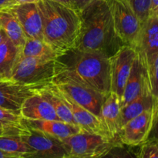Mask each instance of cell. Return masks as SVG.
Instances as JSON below:
<instances>
[{"mask_svg":"<svg viewBox=\"0 0 158 158\" xmlns=\"http://www.w3.org/2000/svg\"><path fill=\"white\" fill-rule=\"evenodd\" d=\"M110 58L91 51L72 48L55 60L52 83L73 82L107 96L111 88Z\"/></svg>","mask_w":158,"mask_h":158,"instance_id":"6da1fadb","label":"cell"},{"mask_svg":"<svg viewBox=\"0 0 158 158\" xmlns=\"http://www.w3.org/2000/svg\"><path fill=\"white\" fill-rule=\"evenodd\" d=\"M81 28L76 47L80 50L114 56L127 46L115 29L112 15L106 0H95L81 12Z\"/></svg>","mask_w":158,"mask_h":158,"instance_id":"7a4b0ae2","label":"cell"},{"mask_svg":"<svg viewBox=\"0 0 158 158\" xmlns=\"http://www.w3.org/2000/svg\"><path fill=\"white\" fill-rule=\"evenodd\" d=\"M37 6L43 22L45 41L61 54L75 48L81 28L80 13L52 0H41Z\"/></svg>","mask_w":158,"mask_h":158,"instance_id":"3957f363","label":"cell"},{"mask_svg":"<svg viewBox=\"0 0 158 158\" xmlns=\"http://www.w3.org/2000/svg\"><path fill=\"white\" fill-rule=\"evenodd\" d=\"M60 140L69 158H100L114 145L121 143L104 136L84 131Z\"/></svg>","mask_w":158,"mask_h":158,"instance_id":"277c9868","label":"cell"},{"mask_svg":"<svg viewBox=\"0 0 158 158\" xmlns=\"http://www.w3.org/2000/svg\"><path fill=\"white\" fill-rule=\"evenodd\" d=\"M55 60L20 55L12 69L11 80L31 86H45L52 82Z\"/></svg>","mask_w":158,"mask_h":158,"instance_id":"5b68a950","label":"cell"},{"mask_svg":"<svg viewBox=\"0 0 158 158\" xmlns=\"http://www.w3.org/2000/svg\"><path fill=\"white\" fill-rule=\"evenodd\" d=\"M109 6L115 29L127 46L134 47L143 23L127 0H106Z\"/></svg>","mask_w":158,"mask_h":158,"instance_id":"8992f818","label":"cell"},{"mask_svg":"<svg viewBox=\"0 0 158 158\" xmlns=\"http://www.w3.org/2000/svg\"><path fill=\"white\" fill-rule=\"evenodd\" d=\"M19 135L31 151L30 154L24 156L23 158H65L67 157L61 140L52 136L31 129L23 124Z\"/></svg>","mask_w":158,"mask_h":158,"instance_id":"52a82bcc","label":"cell"},{"mask_svg":"<svg viewBox=\"0 0 158 158\" xmlns=\"http://www.w3.org/2000/svg\"><path fill=\"white\" fill-rule=\"evenodd\" d=\"M158 104L128 121L119 131L121 143L134 148L144 143L151 132Z\"/></svg>","mask_w":158,"mask_h":158,"instance_id":"ba28073f","label":"cell"},{"mask_svg":"<svg viewBox=\"0 0 158 158\" xmlns=\"http://www.w3.org/2000/svg\"><path fill=\"white\" fill-rule=\"evenodd\" d=\"M149 72L158 56V17L151 15L143 24L134 47Z\"/></svg>","mask_w":158,"mask_h":158,"instance_id":"9c48e42d","label":"cell"},{"mask_svg":"<svg viewBox=\"0 0 158 158\" xmlns=\"http://www.w3.org/2000/svg\"><path fill=\"white\" fill-rule=\"evenodd\" d=\"M60 90L70 97L77 104L83 106L100 119L102 105L106 96L101 93L73 82L54 83Z\"/></svg>","mask_w":158,"mask_h":158,"instance_id":"30bf717a","label":"cell"},{"mask_svg":"<svg viewBox=\"0 0 158 158\" xmlns=\"http://www.w3.org/2000/svg\"><path fill=\"white\" fill-rule=\"evenodd\" d=\"M42 86L23 84L11 80H0V107L20 115L25 100Z\"/></svg>","mask_w":158,"mask_h":158,"instance_id":"8fae6325","label":"cell"},{"mask_svg":"<svg viewBox=\"0 0 158 158\" xmlns=\"http://www.w3.org/2000/svg\"><path fill=\"white\" fill-rule=\"evenodd\" d=\"M136 54L134 48L125 46L110 58V92L117 94L120 99L123 94Z\"/></svg>","mask_w":158,"mask_h":158,"instance_id":"7c38bea8","label":"cell"},{"mask_svg":"<svg viewBox=\"0 0 158 158\" xmlns=\"http://www.w3.org/2000/svg\"><path fill=\"white\" fill-rule=\"evenodd\" d=\"M148 91H151V89L148 68L140 56L136 54L131 73L120 99L121 108Z\"/></svg>","mask_w":158,"mask_h":158,"instance_id":"4fadbf2b","label":"cell"},{"mask_svg":"<svg viewBox=\"0 0 158 158\" xmlns=\"http://www.w3.org/2000/svg\"><path fill=\"white\" fill-rule=\"evenodd\" d=\"M9 9L18 19L26 39H43V22L37 3L14 5Z\"/></svg>","mask_w":158,"mask_h":158,"instance_id":"5bb4252c","label":"cell"},{"mask_svg":"<svg viewBox=\"0 0 158 158\" xmlns=\"http://www.w3.org/2000/svg\"><path fill=\"white\" fill-rule=\"evenodd\" d=\"M55 86L58 94H60V96L62 97L63 101H64L65 103L67 105L69 110L72 113L74 120H76V122H77V123L78 124V126L80 127L83 131H86V132L89 133H94V134H100V135L104 136V137H107V138L111 139L110 137L108 136V134H106V131H105V129L103 128V124H102L100 119L97 118L96 116H94V114H91L89 111H88L87 110L83 108V106L77 104L75 101H73V100L70 98V97H69V95H67V94H65L64 92L60 90L56 85ZM111 140H113V139H111Z\"/></svg>","mask_w":158,"mask_h":158,"instance_id":"9a60e30c","label":"cell"},{"mask_svg":"<svg viewBox=\"0 0 158 158\" xmlns=\"http://www.w3.org/2000/svg\"><path fill=\"white\" fill-rule=\"evenodd\" d=\"M120 111L121 103L120 97L114 93L110 92L106 96L102 105L100 120L108 136L117 141H120L118 134L120 131Z\"/></svg>","mask_w":158,"mask_h":158,"instance_id":"2e32d148","label":"cell"},{"mask_svg":"<svg viewBox=\"0 0 158 158\" xmlns=\"http://www.w3.org/2000/svg\"><path fill=\"white\" fill-rule=\"evenodd\" d=\"M22 118L27 120H60L53 106L37 91L23 103L20 112Z\"/></svg>","mask_w":158,"mask_h":158,"instance_id":"e0dca14e","label":"cell"},{"mask_svg":"<svg viewBox=\"0 0 158 158\" xmlns=\"http://www.w3.org/2000/svg\"><path fill=\"white\" fill-rule=\"evenodd\" d=\"M21 123L27 127L41 131L59 140L74 135L83 131L80 127L60 120H27L22 118Z\"/></svg>","mask_w":158,"mask_h":158,"instance_id":"ac0fdd59","label":"cell"},{"mask_svg":"<svg viewBox=\"0 0 158 158\" xmlns=\"http://www.w3.org/2000/svg\"><path fill=\"white\" fill-rule=\"evenodd\" d=\"M158 104L151 91L144 93L121 108L120 117V130L128 121L137 117L144 111L151 110Z\"/></svg>","mask_w":158,"mask_h":158,"instance_id":"d6986e66","label":"cell"},{"mask_svg":"<svg viewBox=\"0 0 158 158\" xmlns=\"http://www.w3.org/2000/svg\"><path fill=\"white\" fill-rule=\"evenodd\" d=\"M21 50L8 37L0 44V80H11L12 69L21 55Z\"/></svg>","mask_w":158,"mask_h":158,"instance_id":"ffe728a7","label":"cell"},{"mask_svg":"<svg viewBox=\"0 0 158 158\" xmlns=\"http://www.w3.org/2000/svg\"><path fill=\"white\" fill-rule=\"evenodd\" d=\"M38 92L51 103L56 113L57 116L62 121L65 123L78 126L74 120L71 111L65 103L62 97L57 92L55 85L52 83H48L38 89ZM79 127V126H78Z\"/></svg>","mask_w":158,"mask_h":158,"instance_id":"44dd1931","label":"cell"},{"mask_svg":"<svg viewBox=\"0 0 158 158\" xmlns=\"http://www.w3.org/2000/svg\"><path fill=\"white\" fill-rule=\"evenodd\" d=\"M0 27L17 47L23 49L26 38L18 19L9 8L0 10Z\"/></svg>","mask_w":158,"mask_h":158,"instance_id":"7402d4cb","label":"cell"},{"mask_svg":"<svg viewBox=\"0 0 158 158\" xmlns=\"http://www.w3.org/2000/svg\"><path fill=\"white\" fill-rule=\"evenodd\" d=\"M21 55L45 60H55L61 53L44 40L26 39L21 50Z\"/></svg>","mask_w":158,"mask_h":158,"instance_id":"603a6c76","label":"cell"},{"mask_svg":"<svg viewBox=\"0 0 158 158\" xmlns=\"http://www.w3.org/2000/svg\"><path fill=\"white\" fill-rule=\"evenodd\" d=\"M0 150L9 154L23 157L30 154L31 151L19 135L0 136Z\"/></svg>","mask_w":158,"mask_h":158,"instance_id":"cb8c5ba5","label":"cell"},{"mask_svg":"<svg viewBox=\"0 0 158 158\" xmlns=\"http://www.w3.org/2000/svg\"><path fill=\"white\" fill-rule=\"evenodd\" d=\"M22 117L8 110L0 107V124L5 130L4 135H19Z\"/></svg>","mask_w":158,"mask_h":158,"instance_id":"d4e9b609","label":"cell"},{"mask_svg":"<svg viewBox=\"0 0 158 158\" xmlns=\"http://www.w3.org/2000/svg\"><path fill=\"white\" fill-rule=\"evenodd\" d=\"M141 23H144L151 15V0H127Z\"/></svg>","mask_w":158,"mask_h":158,"instance_id":"484cf974","label":"cell"},{"mask_svg":"<svg viewBox=\"0 0 158 158\" xmlns=\"http://www.w3.org/2000/svg\"><path fill=\"white\" fill-rule=\"evenodd\" d=\"M131 148L123 143H118L100 158H137V154H134Z\"/></svg>","mask_w":158,"mask_h":158,"instance_id":"4316f807","label":"cell"},{"mask_svg":"<svg viewBox=\"0 0 158 158\" xmlns=\"http://www.w3.org/2000/svg\"><path fill=\"white\" fill-rule=\"evenodd\" d=\"M139 147L137 158H158V143L145 142Z\"/></svg>","mask_w":158,"mask_h":158,"instance_id":"83f0119b","label":"cell"},{"mask_svg":"<svg viewBox=\"0 0 158 158\" xmlns=\"http://www.w3.org/2000/svg\"><path fill=\"white\" fill-rule=\"evenodd\" d=\"M148 73H149L151 93L155 100L158 101V56L153 63Z\"/></svg>","mask_w":158,"mask_h":158,"instance_id":"f1b7e54d","label":"cell"},{"mask_svg":"<svg viewBox=\"0 0 158 158\" xmlns=\"http://www.w3.org/2000/svg\"><path fill=\"white\" fill-rule=\"evenodd\" d=\"M146 142H156L158 143V107L154 116V123L151 127V132Z\"/></svg>","mask_w":158,"mask_h":158,"instance_id":"f546056e","label":"cell"},{"mask_svg":"<svg viewBox=\"0 0 158 158\" xmlns=\"http://www.w3.org/2000/svg\"><path fill=\"white\" fill-rule=\"evenodd\" d=\"M95 0H71V7L80 13L86 6Z\"/></svg>","mask_w":158,"mask_h":158,"instance_id":"4dcf8cb0","label":"cell"},{"mask_svg":"<svg viewBox=\"0 0 158 158\" xmlns=\"http://www.w3.org/2000/svg\"><path fill=\"white\" fill-rule=\"evenodd\" d=\"M15 5L14 0H0V10L7 9Z\"/></svg>","mask_w":158,"mask_h":158,"instance_id":"1f68e13d","label":"cell"},{"mask_svg":"<svg viewBox=\"0 0 158 158\" xmlns=\"http://www.w3.org/2000/svg\"><path fill=\"white\" fill-rule=\"evenodd\" d=\"M0 158H23L20 156L15 155V154H9V153L5 152V151L0 150Z\"/></svg>","mask_w":158,"mask_h":158,"instance_id":"d6a6232c","label":"cell"},{"mask_svg":"<svg viewBox=\"0 0 158 158\" xmlns=\"http://www.w3.org/2000/svg\"><path fill=\"white\" fill-rule=\"evenodd\" d=\"M15 5L26 4V3H38L41 0H14Z\"/></svg>","mask_w":158,"mask_h":158,"instance_id":"836d02e7","label":"cell"},{"mask_svg":"<svg viewBox=\"0 0 158 158\" xmlns=\"http://www.w3.org/2000/svg\"><path fill=\"white\" fill-rule=\"evenodd\" d=\"M157 9H158V0H151V15L154 13Z\"/></svg>","mask_w":158,"mask_h":158,"instance_id":"e575fe53","label":"cell"},{"mask_svg":"<svg viewBox=\"0 0 158 158\" xmlns=\"http://www.w3.org/2000/svg\"><path fill=\"white\" fill-rule=\"evenodd\" d=\"M52 1L56 2L61 3V4L65 5V6H69V7H71V0H52Z\"/></svg>","mask_w":158,"mask_h":158,"instance_id":"d590c367","label":"cell"},{"mask_svg":"<svg viewBox=\"0 0 158 158\" xmlns=\"http://www.w3.org/2000/svg\"><path fill=\"white\" fill-rule=\"evenodd\" d=\"M6 38H7V35H6V34L5 33L4 31L2 30V29L0 27V44H1V43H2Z\"/></svg>","mask_w":158,"mask_h":158,"instance_id":"8d00e7d4","label":"cell"},{"mask_svg":"<svg viewBox=\"0 0 158 158\" xmlns=\"http://www.w3.org/2000/svg\"><path fill=\"white\" fill-rule=\"evenodd\" d=\"M4 134H5L4 127H2V125L0 124V136L4 135Z\"/></svg>","mask_w":158,"mask_h":158,"instance_id":"74e56055","label":"cell"},{"mask_svg":"<svg viewBox=\"0 0 158 158\" xmlns=\"http://www.w3.org/2000/svg\"><path fill=\"white\" fill-rule=\"evenodd\" d=\"M151 15H156V16H157L158 17V9H157V10H156L155 11V12H154V13H153V14H151Z\"/></svg>","mask_w":158,"mask_h":158,"instance_id":"f35d334b","label":"cell"},{"mask_svg":"<svg viewBox=\"0 0 158 158\" xmlns=\"http://www.w3.org/2000/svg\"><path fill=\"white\" fill-rule=\"evenodd\" d=\"M65 158H69V157H65Z\"/></svg>","mask_w":158,"mask_h":158,"instance_id":"ab89813d","label":"cell"}]
</instances>
